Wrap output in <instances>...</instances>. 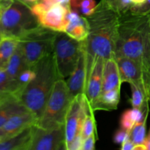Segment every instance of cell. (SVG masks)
<instances>
[{
  "label": "cell",
  "instance_id": "1",
  "mask_svg": "<svg viewBox=\"0 0 150 150\" xmlns=\"http://www.w3.org/2000/svg\"><path fill=\"white\" fill-rule=\"evenodd\" d=\"M120 15L100 0L94 13L87 16L89 35L82 41L86 56V81L97 57L108 59L116 57Z\"/></svg>",
  "mask_w": 150,
  "mask_h": 150
},
{
  "label": "cell",
  "instance_id": "2",
  "mask_svg": "<svg viewBox=\"0 0 150 150\" xmlns=\"http://www.w3.org/2000/svg\"><path fill=\"white\" fill-rule=\"evenodd\" d=\"M116 57L137 62L144 70L150 68V16L128 12L120 16Z\"/></svg>",
  "mask_w": 150,
  "mask_h": 150
},
{
  "label": "cell",
  "instance_id": "3",
  "mask_svg": "<svg viewBox=\"0 0 150 150\" xmlns=\"http://www.w3.org/2000/svg\"><path fill=\"white\" fill-rule=\"evenodd\" d=\"M32 68L36 73L35 77L22 90L18 99L25 108L39 120L54 83L61 78L57 71L53 52L41 59Z\"/></svg>",
  "mask_w": 150,
  "mask_h": 150
},
{
  "label": "cell",
  "instance_id": "4",
  "mask_svg": "<svg viewBox=\"0 0 150 150\" xmlns=\"http://www.w3.org/2000/svg\"><path fill=\"white\" fill-rule=\"evenodd\" d=\"M57 33L58 32L39 25L18 38V44L29 68L53 52Z\"/></svg>",
  "mask_w": 150,
  "mask_h": 150
},
{
  "label": "cell",
  "instance_id": "5",
  "mask_svg": "<svg viewBox=\"0 0 150 150\" xmlns=\"http://www.w3.org/2000/svg\"><path fill=\"white\" fill-rule=\"evenodd\" d=\"M72 100L65 81L62 79H58L54 83L37 125L45 129L64 126L66 114Z\"/></svg>",
  "mask_w": 150,
  "mask_h": 150
},
{
  "label": "cell",
  "instance_id": "6",
  "mask_svg": "<svg viewBox=\"0 0 150 150\" xmlns=\"http://www.w3.org/2000/svg\"><path fill=\"white\" fill-rule=\"evenodd\" d=\"M39 25L38 18L32 11L31 7L20 0H13L0 16L3 36L18 39L26 32Z\"/></svg>",
  "mask_w": 150,
  "mask_h": 150
},
{
  "label": "cell",
  "instance_id": "7",
  "mask_svg": "<svg viewBox=\"0 0 150 150\" xmlns=\"http://www.w3.org/2000/svg\"><path fill=\"white\" fill-rule=\"evenodd\" d=\"M81 48V42L72 38L64 32H58L53 53L61 79H66L73 73L79 59Z\"/></svg>",
  "mask_w": 150,
  "mask_h": 150
},
{
  "label": "cell",
  "instance_id": "8",
  "mask_svg": "<svg viewBox=\"0 0 150 150\" xmlns=\"http://www.w3.org/2000/svg\"><path fill=\"white\" fill-rule=\"evenodd\" d=\"M92 112H94V111L85 94H79L73 98L64 122L66 150L72 141L81 133L85 117Z\"/></svg>",
  "mask_w": 150,
  "mask_h": 150
},
{
  "label": "cell",
  "instance_id": "9",
  "mask_svg": "<svg viewBox=\"0 0 150 150\" xmlns=\"http://www.w3.org/2000/svg\"><path fill=\"white\" fill-rule=\"evenodd\" d=\"M66 150L64 125L45 129L35 125L30 150Z\"/></svg>",
  "mask_w": 150,
  "mask_h": 150
},
{
  "label": "cell",
  "instance_id": "10",
  "mask_svg": "<svg viewBox=\"0 0 150 150\" xmlns=\"http://www.w3.org/2000/svg\"><path fill=\"white\" fill-rule=\"evenodd\" d=\"M116 60L122 83H136L138 86L144 87L147 91L146 85V71L137 62L122 56L116 57Z\"/></svg>",
  "mask_w": 150,
  "mask_h": 150
},
{
  "label": "cell",
  "instance_id": "11",
  "mask_svg": "<svg viewBox=\"0 0 150 150\" xmlns=\"http://www.w3.org/2000/svg\"><path fill=\"white\" fill-rule=\"evenodd\" d=\"M67 8L61 4H52L38 17L40 24L56 32H64L67 23Z\"/></svg>",
  "mask_w": 150,
  "mask_h": 150
},
{
  "label": "cell",
  "instance_id": "12",
  "mask_svg": "<svg viewBox=\"0 0 150 150\" xmlns=\"http://www.w3.org/2000/svg\"><path fill=\"white\" fill-rule=\"evenodd\" d=\"M38 121L35 114L29 110L15 114L0 127V142L15 136L29 126L37 125Z\"/></svg>",
  "mask_w": 150,
  "mask_h": 150
},
{
  "label": "cell",
  "instance_id": "13",
  "mask_svg": "<svg viewBox=\"0 0 150 150\" xmlns=\"http://www.w3.org/2000/svg\"><path fill=\"white\" fill-rule=\"evenodd\" d=\"M86 81V56L81 41V48L76 67L66 81L72 98L79 94H84Z\"/></svg>",
  "mask_w": 150,
  "mask_h": 150
},
{
  "label": "cell",
  "instance_id": "14",
  "mask_svg": "<svg viewBox=\"0 0 150 150\" xmlns=\"http://www.w3.org/2000/svg\"><path fill=\"white\" fill-rule=\"evenodd\" d=\"M105 59L101 57H97L94 60L92 70L86 83L84 94L92 106L101 93L103 83V73Z\"/></svg>",
  "mask_w": 150,
  "mask_h": 150
},
{
  "label": "cell",
  "instance_id": "15",
  "mask_svg": "<svg viewBox=\"0 0 150 150\" xmlns=\"http://www.w3.org/2000/svg\"><path fill=\"white\" fill-rule=\"evenodd\" d=\"M67 20L64 32L79 42L86 40L89 35V24L86 18L81 16L77 11L71 8L68 10Z\"/></svg>",
  "mask_w": 150,
  "mask_h": 150
},
{
  "label": "cell",
  "instance_id": "16",
  "mask_svg": "<svg viewBox=\"0 0 150 150\" xmlns=\"http://www.w3.org/2000/svg\"><path fill=\"white\" fill-rule=\"evenodd\" d=\"M29 68L26 64L22 50L19 44L12 56L10 62L6 68L7 75L12 82L13 88V95L18 98V78L19 75L26 69Z\"/></svg>",
  "mask_w": 150,
  "mask_h": 150
},
{
  "label": "cell",
  "instance_id": "17",
  "mask_svg": "<svg viewBox=\"0 0 150 150\" xmlns=\"http://www.w3.org/2000/svg\"><path fill=\"white\" fill-rule=\"evenodd\" d=\"M29 126L15 136L0 142V150H30L34 127Z\"/></svg>",
  "mask_w": 150,
  "mask_h": 150
},
{
  "label": "cell",
  "instance_id": "18",
  "mask_svg": "<svg viewBox=\"0 0 150 150\" xmlns=\"http://www.w3.org/2000/svg\"><path fill=\"white\" fill-rule=\"evenodd\" d=\"M122 83L116 57L105 59L103 73L101 93L112 89H120Z\"/></svg>",
  "mask_w": 150,
  "mask_h": 150
},
{
  "label": "cell",
  "instance_id": "19",
  "mask_svg": "<svg viewBox=\"0 0 150 150\" xmlns=\"http://www.w3.org/2000/svg\"><path fill=\"white\" fill-rule=\"evenodd\" d=\"M18 98L13 95H6L0 98V127L15 114L26 111Z\"/></svg>",
  "mask_w": 150,
  "mask_h": 150
},
{
  "label": "cell",
  "instance_id": "20",
  "mask_svg": "<svg viewBox=\"0 0 150 150\" xmlns=\"http://www.w3.org/2000/svg\"><path fill=\"white\" fill-rule=\"evenodd\" d=\"M120 100V89H115L112 90L101 93L95 103L92 105L93 111H114L117 108Z\"/></svg>",
  "mask_w": 150,
  "mask_h": 150
},
{
  "label": "cell",
  "instance_id": "21",
  "mask_svg": "<svg viewBox=\"0 0 150 150\" xmlns=\"http://www.w3.org/2000/svg\"><path fill=\"white\" fill-rule=\"evenodd\" d=\"M18 44V39L4 36L0 40V70H6L7 66Z\"/></svg>",
  "mask_w": 150,
  "mask_h": 150
},
{
  "label": "cell",
  "instance_id": "22",
  "mask_svg": "<svg viewBox=\"0 0 150 150\" xmlns=\"http://www.w3.org/2000/svg\"><path fill=\"white\" fill-rule=\"evenodd\" d=\"M150 109L149 104L144 109H138L133 108L131 109H127L122 114L120 120V125L122 128L130 132L135 124L142 121L144 118L146 112Z\"/></svg>",
  "mask_w": 150,
  "mask_h": 150
},
{
  "label": "cell",
  "instance_id": "23",
  "mask_svg": "<svg viewBox=\"0 0 150 150\" xmlns=\"http://www.w3.org/2000/svg\"><path fill=\"white\" fill-rule=\"evenodd\" d=\"M132 95L130 102L133 108L144 109L149 104V98L146 89L136 83H130Z\"/></svg>",
  "mask_w": 150,
  "mask_h": 150
},
{
  "label": "cell",
  "instance_id": "24",
  "mask_svg": "<svg viewBox=\"0 0 150 150\" xmlns=\"http://www.w3.org/2000/svg\"><path fill=\"white\" fill-rule=\"evenodd\" d=\"M150 110V109H149ZM149 110L146 112L144 118L142 121L136 123L130 132V139L135 144V145L143 144L146 139V121Z\"/></svg>",
  "mask_w": 150,
  "mask_h": 150
},
{
  "label": "cell",
  "instance_id": "25",
  "mask_svg": "<svg viewBox=\"0 0 150 150\" xmlns=\"http://www.w3.org/2000/svg\"><path fill=\"white\" fill-rule=\"evenodd\" d=\"M120 16L130 11L133 4L131 0H102Z\"/></svg>",
  "mask_w": 150,
  "mask_h": 150
},
{
  "label": "cell",
  "instance_id": "26",
  "mask_svg": "<svg viewBox=\"0 0 150 150\" xmlns=\"http://www.w3.org/2000/svg\"><path fill=\"white\" fill-rule=\"evenodd\" d=\"M93 113L92 112L89 114H87L83 120L81 130V134L83 139H86L93 133H96V125H95Z\"/></svg>",
  "mask_w": 150,
  "mask_h": 150
},
{
  "label": "cell",
  "instance_id": "27",
  "mask_svg": "<svg viewBox=\"0 0 150 150\" xmlns=\"http://www.w3.org/2000/svg\"><path fill=\"white\" fill-rule=\"evenodd\" d=\"M10 94L13 95V88L11 81L6 70H0V96Z\"/></svg>",
  "mask_w": 150,
  "mask_h": 150
},
{
  "label": "cell",
  "instance_id": "28",
  "mask_svg": "<svg viewBox=\"0 0 150 150\" xmlns=\"http://www.w3.org/2000/svg\"><path fill=\"white\" fill-rule=\"evenodd\" d=\"M35 70L33 68H27L23 70L18 78V97L20 95L21 92H22L23 89L26 87V85L33 80L35 77Z\"/></svg>",
  "mask_w": 150,
  "mask_h": 150
},
{
  "label": "cell",
  "instance_id": "29",
  "mask_svg": "<svg viewBox=\"0 0 150 150\" xmlns=\"http://www.w3.org/2000/svg\"><path fill=\"white\" fill-rule=\"evenodd\" d=\"M129 139H130V132L121 127L119 130H117L116 133H114L113 140H114V142L115 144H122Z\"/></svg>",
  "mask_w": 150,
  "mask_h": 150
},
{
  "label": "cell",
  "instance_id": "30",
  "mask_svg": "<svg viewBox=\"0 0 150 150\" xmlns=\"http://www.w3.org/2000/svg\"><path fill=\"white\" fill-rule=\"evenodd\" d=\"M130 12L138 14H148L150 13V0H146L140 5H133Z\"/></svg>",
  "mask_w": 150,
  "mask_h": 150
},
{
  "label": "cell",
  "instance_id": "31",
  "mask_svg": "<svg viewBox=\"0 0 150 150\" xmlns=\"http://www.w3.org/2000/svg\"><path fill=\"white\" fill-rule=\"evenodd\" d=\"M83 141H84V139L82 137L81 133H79L76 136V138L72 141L71 143L68 145V146L67 147V150H81Z\"/></svg>",
  "mask_w": 150,
  "mask_h": 150
},
{
  "label": "cell",
  "instance_id": "32",
  "mask_svg": "<svg viewBox=\"0 0 150 150\" xmlns=\"http://www.w3.org/2000/svg\"><path fill=\"white\" fill-rule=\"evenodd\" d=\"M97 139V134L93 133L89 137L84 139L81 150H94L95 148V142Z\"/></svg>",
  "mask_w": 150,
  "mask_h": 150
},
{
  "label": "cell",
  "instance_id": "33",
  "mask_svg": "<svg viewBox=\"0 0 150 150\" xmlns=\"http://www.w3.org/2000/svg\"><path fill=\"white\" fill-rule=\"evenodd\" d=\"M135 144L130 140V139H127V141L122 143L121 144V149L122 150H133L135 147Z\"/></svg>",
  "mask_w": 150,
  "mask_h": 150
},
{
  "label": "cell",
  "instance_id": "34",
  "mask_svg": "<svg viewBox=\"0 0 150 150\" xmlns=\"http://www.w3.org/2000/svg\"><path fill=\"white\" fill-rule=\"evenodd\" d=\"M13 0H0V16L3 12L12 4Z\"/></svg>",
  "mask_w": 150,
  "mask_h": 150
},
{
  "label": "cell",
  "instance_id": "35",
  "mask_svg": "<svg viewBox=\"0 0 150 150\" xmlns=\"http://www.w3.org/2000/svg\"><path fill=\"white\" fill-rule=\"evenodd\" d=\"M146 147V150H150V128L149 130V133L146 136V139H145L144 142L143 144Z\"/></svg>",
  "mask_w": 150,
  "mask_h": 150
},
{
  "label": "cell",
  "instance_id": "36",
  "mask_svg": "<svg viewBox=\"0 0 150 150\" xmlns=\"http://www.w3.org/2000/svg\"><path fill=\"white\" fill-rule=\"evenodd\" d=\"M146 88H147L148 95H149V98L150 99V76L148 74L147 71L146 72Z\"/></svg>",
  "mask_w": 150,
  "mask_h": 150
},
{
  "label": "cell",
  "instance_id": "37",
  "mask_svg": "<svg viewBox=\"0 0 150 150\" xmlns=\"http://www.w3.org/2000/svg\"><path fill=\"white\" fill-rule=\"evenodd\" d=\"M145 1L146 0H131L133 5H140V4H143Z\"/></svg>",
  "mask_w": 150,
  "mask_h": 150
},
{
  "label": "cell",
  "instance_id": "38",
  "mask_svg": "<svg viewBox=\"0 0 150 150\" xmlns=\"http://www.w3.org/2000/svg\"><path fill=\"white\" fill-rule=\"evenodd\" d=\"M3 37H4V36H3L2 35H1V34H0V40H1V38H2Z\"/></svg>",
  "mask_w": 150,
  "mask_h": 150
},
{
  "label": "cell",
  "instance_id": "39",
  "mask_svg": "<svg viewBox=\"0 0 150 150\" xmlns=\"http://www.w3.org/2000/svg\"><path fill=\"white\" fill-rule=\"evenodd\" d=\"M147 73H148V74H149V76H150V68L149 69V70H147Z\"/></svg>",
  "mask_w": 150,
  "mask_h": 150
},
{
  "label": "cell",
  "instance_id": "40",
  "mask_svg": "<svg viewBox=\"0 0 150 150\" xmlns=\"http://www.w3.org/2000/svg\"><path fill=\"white\" fill-rule=\"evenodd\" d=\"M0 34L1 35V26H0Z\"/></svg>",
  "mask_w": 150,
  "mask_h": 150
},
{
  "label": "cell",
  "instance_id": "41",
  "mask_svg": "<svg viewBox=\"0 0 150 150\" xmlns=\"http://www.w3.org/2000/svg\"><path fill=\"white\" fill-rule=\"evenodd\" d=\"M149 106H150V99H149Z\"/></svg>",
  "mask_w": 150,
  "mask_h": 150
},
{
  "label": "cell",
  "instance_id": "42",
  "mask_svg": "<svg viewBox=\"0 0 150 150\" xmlns=\"http://www.w3.org/2000/svg\"><path fill=\"white\" fill-rule=\"evenodd\" d=\"M149 16H150V13H149Z\"/></svg>",
  "mask_w": 150,
  "mask_h": 150
},
{
  "label": "cell",
  "instance_id": "43",
  "mask_svg": "<svg viewBox=\"0 0 150 150\" xmlns=\"http://www.w3.org/2000/svg\"><path fill=\"white\" fill-rule=\"evenodd\" d=\"M3 96H4V95H3ZM0 98H1V97H0Z\"/></svg>",
  "mask_w": 150,
  "mask_h": 150
},
{
  "label": "cell",
  "instance_id": "44",
  "mask_svg": "<svg viewBox=\"0 0 150 150\" xmlns=\"http://www.w3.org/2000/svg\"><path fill=\"white\" fill-rule=\"evenodd\" d=\"M2 96H3V95H2ZM0 97H1V96H0Z\"/></svg>",
  "mask_w": 150,
  "mask_h": 150
}]
</instances>
